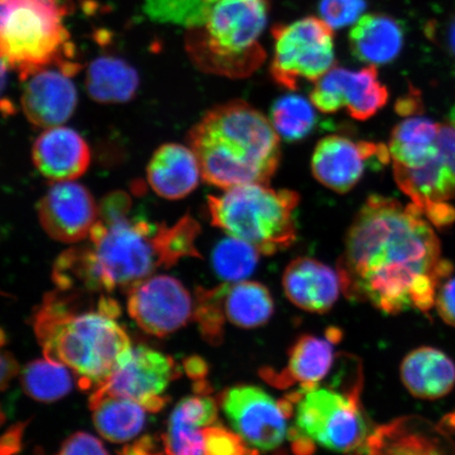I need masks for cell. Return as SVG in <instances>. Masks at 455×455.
Returning <instances> with one entry per match:
<instances>
[{
	"label": "cell",
	"mask_w": 455,
	"mask_h": 455,
	"mask_svg": "<svg viewBox=\"0 0 455 455\" xmlns=\"http://www.w3.org/2000/svg\"><path fill=\"white\" fill-rule=\"evenodd\" d=\"M437 148H439L441 161L455 184V121L453 119H449L448 124H441Z\"/></svg>",
	"instance_id": "37"
},
{
	"label": "cell",
	"mask_w": 455,
	"mask_h": 455,
	"mask_svg": "<svg viewBox=\"0 0 455 455\" xmlns=\"http://www.w3.org/2000/svg\"><path fill=\"white\" fill-rule=\"evenodd\" d=\"M71 76L57 67L44 68L26 79L21 108L33 126H62L76 112L78 94Z\"/></svg>",
	"instance_id": "16"
},
{
	"label": "cell",
	"mask_w": 455,
	"mask_h": 455,
	"mask_svg": "<svg viewBox=\"0 0 455 455\" xmlns=\"http://www.w3.org/2000/svg\"><path fill=\"white\" fill-rule=\"evenodd\" d=\"M193 318L209 344L219 345L224 337L225 317L221 312L218 287L198 288Z\"/></svg>",
	"instance_id": "32"
},
{
	"label": "cell",
	"mask_w": 455,
	"mask_h": 455,
	"mask_svg": "<svg viewBox=\"0 0 455 455\" xmlns=\"http://www.w3.org/2000/svg\"><path fill=\"white\" fill-rule=\"evenodd\" d=\"M401 379L414 397L439 400L454 389L455 363L434 347H419L403 358Z\"/></svg>",
	"instance_id": "22"
},
{
	"label": "cell",
	"mask_w": 455,
	"mask_h": 455,
	"mask_svg": "<svg viewBox=\"0 0 455 455\" xmlns=\"http://www.w3.org/2000/svg\"><path fill=\"white\" fill-rule=\"evenodd\" d=\"M218 290L225 320L238 328L264 326L275 312V301L269 290L259 283H226Z\"/></svg>",
	"instance_id": "24"
},
{
	"label": "cell",
	"mask_w": 455,
	"mask_h": 455,
	"mask_svg": "<svg viewBox=\"0 0 455 455\" xmlns=\"http://www.w3.org/2000/svg\"><path fill=\"white\" fill-rule=\"evenodd\" d=\"M130 196L124 192L111 193L107 196L100 203V220L105 224L113 223L119 220L128 218V213L131 209Z\"/></svg>",
	"instance_id": "35"
},
{
	"label": "cell",
	"mask_w": 455,
	"mask_h": 455,
	"mask_svg": "<svg viewBox=\"0 0 455 455\" xmlns=\"http://www.w3.org/2000/svg\"><path fill=\"white\" fill-rule=\"evenodd\" d=\"M449 271L439 237L419 208L382 196L363 204L338 264L346 297L386 315L431 309Z\"/></svg>",
	"instance_id": "1"
},
{
	"label": "cell",
	"mask_w": 455,
	"mask_h": 455,
	"mask_svg": "<svg viewBox=\"0 0 455 455\" xmlns=\"http://www.w3.org/2000/svg\"><path fill=\"white\" fill-rule=\"evenodd\" d=\"M43 229L53 240L76 243L85 240L100 219L99 204L76 180L54 181L37 204Z\"/></svg>",
	"instance_id": "14"
},
{
	"label": "cell",
	"mask_w": 455,
	"mask_h": 455,
	"mask_svg": "<svg viewBox=\"0 0 455 455\" xmlns=\"http://www.w3.org/2000/svg\"><path fill=\"white\" fill-rule=\"evenodd\" d=\"M294 428L289 431L294 451L311 452L316 445L335 452L365 451L372 432L355 392L347 394L320 385L289 395Z\"/></svg>",
	"instance_id": "8"
},
{
	"label": "cell",
	"mask_w": 455,
	"mask_h": 455,
	"mask_svg": "<svg viewBox=\"0 0 455 455\" xmlns=\"http://www.w3.org/2000/svg\"><path fill=\"white\" fill-rule=\"evenodd\" d=\"M447 49L455 57V15L448 21L445 32Z\"/></svg>",
	"instance_id": "43"
},
{
	"label": "cell",
	"mask_w": 455,
	"mask_h": 455,
	"mask_svg": "<svg viewBox=\"0 0 455 455\" xmlns=\"http://www.w3.org/2000/svg\"><path fill=\"white\" fill-rule=\"evenodd\" d=\"M390 158L389 148L382 144L330 135L315 147L312 173L329 189L346 193L361 180L369 163L385 164Z\"/></svg>",
	"instance_id": "15"
},
{
	"label": "cell",
	"mask_w": 455,
	"mask_h": 455,
	"mask_svg": "<svg viewBox=\"0 0 455 455\" xmlns=\"http://www.w3.org/2000/svg\"><path fill=\"white\" fill-rule=\"evenodd\" d=\"M218 403L209 395L188 396L174 408L166 434L162 435L164 453L204 454L203 429L218 419Z\"/></svg>",
	"instance_id": "21"
},
{
	"label": "cell",
	"mask_w": 455,
	"mask_h": 455,
	"mask_svg": "<svg viewBox=\"0 0 455 455\" xmlns=\"http://www.w3.org/2000/svg\"><path fill=\"white\" fill-rule=\"evenodd\" d=\"M207 204L214 227L251 244L260 254L280 252L297 240V192L246 184L225 189L220 196H210Z\"/></svg>",
	"instance_id": "7"
},
{
	"label": "cell",
	"mask_w": 455,
	"mask_h": 455,
	"mask_svg": "<svg viewBox=\"0 0 455 455\" xmlns=\"http://www.w3.org/2000/svg\"><path fill=\"white\" fill-rule=\"evenodd\" d=\"M210 0H145L142 11L158 24L185 27L188 30L204 26Z\"/></svg>",
	"instance_id": "31"
},
{
	"label": "cell",
	"mask_w": 455,
	"mask_h": 455,
	"mask_svg": "<svg viewBox=\"0 0 455 455\" xmlns=\"http://www.w3.org/2000/svg\"><path fill=\"white\" fill-rule=\"evenodd\" d=\"M299 95H287L275 101L271 123L284 140L298 141L309 135L315 126V106Z\"/></svg>",
	"instance_id": "29"
},
{
	"label": "cell",
	"mask_w": 455,
	"mask_h": 455,
	"mask_svg": "<svg viewBox=\"0 0 455 455\" xmlns=\"http://www.w3.org/2000/svg\"><path fill=\"white\" fill-rule=\"evenodd\" d=\"M180 375L172 357L145 346L136 347L129 360L93 391L89 406L107 396L124 397L138 402L148 412L156 413L169 402V397L163 395L164 390Z\"/></svg>",
	"instance_id": "11"
},
{
	"label": "cell",
	"mask_w": 455,
	"mask_h": 455,
	"mask_svg": "<svg viewBox=\"0 0 455 455\" xmlns=\"http://www.w3.org/2000/svg\"><path fill=\"white\" fill-rule=\"evenodd\" d=\"M283 288L293 305L311 313L328 312L343 292L339 272L311 258H299L288 265Z\"/></svg>",
	"instance_id": "18"
},
{
	"label": "cell",
	"mask_w": 455,
	"mask_h": 455,
	"mask_svg": "<svg viewBox=\"0 0 455 455\" xmlns=\"http://www.w3.org/2000/svg\"><path fill=\"white\" fill-rule=\"evenodd\" d=\"M60 454H107L102 443L95 436L77 432L62 443Z\"/></svg>",
	"instance_id": "36"
},
{
	"label": "cell",
	"mask_w": 455,
	"mask_h": 455,
	"mask_svg": "<svg viewBox=\"0 0 455 455\" xmlns=\"http://www.w3.org/2000/svg\"><path fill=\"white\" fill-rule=\"evenodd\" d=\"M275 54L270 73L280 87L295 91L300 81L315 83L335 66L333 28L323 19L306 17L272 28Z\"/></svg>",
	"instance_id": "9"
},
{
	"label": "cell",
	"mask_w": 455,
	"mask_h": 455,
	"mask_svg": "<svg viewBox=\"0 0 455 455\" xmlns=\"http://www.w3.org/2000/svg\"><path fill=\"white\" fill-rule=\"evenodd\" d=\"M201 227L190 215L173 226L128 218L102 223L90 232V243L72 247L55 261L52 280L61 290L110 293L128 290L159 268L184 258H202L196 249Z\"/></svg>",
	"instance_id": "2"
},
{
	"label": "cell",
	"mask_w": 455,
	"mask_h": 455,
	"mask_svg": "<svg viewBox=\"0 0 455 455\" xmlns=\"http://www.w3.org/2000/svg\"><path fill=\"white\" fill-rule=\"evenodd\" d=\"M220 407L233 431L254 451H272L289 436L293 403L276 401L258 386L237 385L220 396Z\"/></svg>",
	"instance_id": "10"
},
{
	"label": "cell",
	"mask_w": 455,
	"mask_h": 455,
	"mask_svg": "<svg viewBox=\"0 0 455 455\" xmlns=\"http://www.w3.org/2000/svg\"><path fill=\"white\" fill-rule=\"evenodd\" d=\"M20 371L19 363L10 352L4 351L2 355V389H7L11 380H12Z\"/></svg>",
	"instance_id": "40"
},
{
	"label": "cell",
	"mask_w": 455,
	"mask_h": 455,
	"mask_svg": "<svg viewBox=\"0 0 455 455\" xmlns=\"http://www.w3.org/2000/svg\"><path fill=\"white\" fill-rule=\"evenodd\" d=\"M139 87L138 72L118 57H99L91 62L85 74V89L91 100L100 104L128 102Z\"/></svg>",
	"instance_id": "25"
},
{
	"label": "cell",
	"mask_w": 455,
	"mask_h": 455,
	"mask_svg": "<svg viewBox=\"0 0 455 455\" xmlns=\"http://www.w3.org/2000/svg\"><path fill=\"white\" fill-rule=\"evenodd\" d=\"M435 306L443 322L455 328V277L437 290Z\"/></svg>",
	"instance_id": "38"
},
{
	"label": "cell",
	"mask_w": 455,
	"mask_h": 455,
	"mask_svg": "<svg viewBox=\"0 0 455 455\" xmlns=\"http://www.w3.org/2000/svg\"><path fill=\"white\" fill-rule=\"evenodd\" d=\"M21 386L34 400L52 403L69 394L73 380L69 368L45 358L22 369Z\"/></svg>",
	"instance_id": "28"
},
{
	"label": "cell",
	"mask_w": 455,
	"mask_h": 455,
	"mask_svg": "<svg viewBox=\"0 0 455 455\" xmlns=\"http://www.w3.org/2000/svg\"><path fill=\"white\" fill-rule=\"evenodd\" d=\"M59 0H0L3 64L22 81L44 68L57 67L73 76L74 45Z\"/></svg>",
	"instance_id": "6"
},
{
	"label": "cell",
	"mask_w": 455,
	"mask_h": 455,
	"mask_svg": "<svg viewBox=\"0 0 455 455\" xmlns=\"http://www.w3.org/2000/svg\"><path fill=\"white\" fill-rule=\"evenodd\" d=\"M84 290H61L44 295L33 316L34 332L44 358L77 375L79 388L98 389L132 355L124 330L116 322V300L104 293L93 307Z\"/></svg>",
	"instance_id": "3"
},
{
	"label": "cell",
	"mask_w": 455,
	"mask_h": 455,
	"mask_svg": "<svg viewBox=\"0 0 455 455\" xmlns=\"http://www.w3.org/2000/svg\"><path fill=\"white\" fill-rule=\"evenodd\" d=\"M127 292L130 316L145 332L156 337L175 332L193 317L190 294L172 276L147 277Z\"/></svg>",
	"instance_id": "12"
},
{
	"label": "cell",
	"mask_w": 455,
	"mask_h": 455,
	"mask_svg": "<svg viewBox=\"0 0 455 455\" xmlns=\"http://www.w3.org/2000/svg\"><path fill=\"white\" fill-rule=\"evenodd\" d=\"M34 166L52 181L76 180L89 169L90 148L76 130L64 126L45 129L34 142Z\"/></svg>",
	"instance_id": "17"
},
{
	"label": "cell",
	"mask_w": 455,
	"mask_h": 455,
	"mask_svg": "<svg viewBox=\"0 0 455 455\" xmlns=\"http://www.w3.org/2000/svg\"><path fill=\"white\" fill-rule=\"evenodd\" d=\"M28 423L15 424L8 429L2 437V454H13L19 452L21 448L22 435Z\"/></svg>",
	"instance_id": "39"
},
{
	"label": "cell",
	"mask_w": 455,
	"mask_h": 455,
	"mask_svg": "<svg viewBox=\"0 0 455 455\" xmlns=\"http://www.w3.org/2000/svg\"><path fill=\"white\" fill-rule=\"evenodd\" d=\"M366 0H321L322 19L332 28L355 24L366 10Z\"/></svg>",
	"instance_id": "34"
},
{
	"label": "cell",
	"mask_w": 455,
	"mask_h": 455,
	"mask_svg": "<svg viewBox=\"0 0 455 455\" xmlns=\"http://www.w3.org/2000/svg\"><path fill=\"white\" fill-rule=\"evenodd\" d=\"M440 127L424 117H411L398 124L388 147L394 164L418 168L430 162L439 151Z\"/></svg>",
	"instance_id": "26"
},
{
	"label": "cell",
	"mask_w": 455,
	"mask_h": 455,
	"mask_svg": "<svg viewBox=\"0 0 455 455\" xmlns=\"http://www.w3.org/2000/svg\"><path fill=\"white\" fill-rule=\"evenodd\" d=\"M269 10L268 0H210L204 26L188 30L186 50L193 64L219 76H252L266 60L259 38Z\"/></svg>",
	"instance_id": "5"
},
{
	"label": "cell",
	"mask_w": 455,
	"mask_h": 455,
	"mask_svg": "<svg viewBox=\"0 0 455 455\" xmlns=\"http://www.w3.org/2000/svg\"><path fill=\"white\" fill-rule=\"evenodd\" d=\"M310 99L323 113H335L346 108L352 118L366 121L387 104L388 89L380 83L377 66L360 71L334 66L315 82Z\"/></svg>",
	"instance_id": "13"
},
{
	"label": "cell",
	"mask_w": 455,
	"mask_h": 455,
	"mask_svg": "<svg viewBox=\"0 0 455 455\" xmlns=\"http://www.w3.org/2000/svg\"><path fill=\"white\" fill-rule=\"evenodd\" d=\"M89 407L96 430L112 443L132 440L144 428L147 411L138 402L107 396Z\"/></svg>",
	"instance_id": "27"
},
{
	"label": "cell",
	"mask_w": 455,
	"mask_h": 455,
	"mask_svg": "<svg viewBox=\"0 0 455 455\" xmlns=\"http://www.w3.org/2000/svg\"><path fill=\"white\" fill-rule=\"evenodd\" d=\"M186 372L191 379L196 380L204 379L208 372V367L201 357L192 356L185 362Z\"/></svg>",
	"instance_id": "42"
},
{
	"label": "cell",
	"mask_w": 455,
	"mask_h": 455,
	"mask_svg": "<svg viewBox=\"0 0 455 455\" xmlns=\"http://www.w3.org/2000/svg\"><path fill=\"white\" fill-rule=\"evenodd\" d=\"M338 338V332H329L326 338L305 335L290 350L286 368L280 372L264 370L261 377L281 389L299 385V390H307L320 385L333 366Z\"/></svg>",
	"instance_id": "19"
},
{
	"label": "cell",
	"mask_w": 455,
	"mask_h": 455,
	"mask_svg": "<svg viewBox=\"0 0 455 455\" xmlns=\"http://www.w3.org/2000/svg\"><path fill=\"white\" fill-rule=\"evenodd\" d=\"M203 178L201 166L190 146L164 144L147 167V179L158 196L176 201L195 191Z\"/></svg>",
	"instance_id": "20"
},
{
	"label": "cell",
	"mask_w": 455,
	"mask_h": 455,
	"mask_svg": "<svg viewBox=\"0 0 455 455\" xmlns=\"http://www.w3.org/2000/svg\"><path fill=\"white\" fill-rule=\"evenodd\" d=\"M158 447L155 439L152 436L142 437L138 442H135L132 446L124 448L123 453L126 454H151L157 453Z\"/></svg>",
	"instance_id": "41"
},
{
	"label": "cell",
	"mask_w": 455,
	"mask_h": 455,
	"mask_svg": "<svg viewBox=\"0 0 455 455\" xmlns=\"http://www.w3.org/2000/svg\"><path fill=\"white\" fill-rule=\"evenodd\" d=\"M349 42L352 53L358 60L369 65H385L401 53L403 32L391 17L369 14L355 22Z\"/></svg>",
	"instance_id": "23"
},
{
	"label": "cell",
	"mask_w": 455,
	"mask_h": 455,
	"mask_svg": "<svg viewBox=\"0 0 455 455\" xmlns=\"http://www.w3.org/2000/svg\"><path fill=\"white\" fill-rule=\"evenodd\" d=\"M209 185L229 189L268 185L281 161L280 135L264 114L243 100L208 111L188 134Z\"/></svg>",
	"instance_id": "4"
},
{
	"label": "cell",
	"mask_w": 455,
	"mask_h": 455,
	"mask_svg": "<svg viewBox=\"0 0 455 455\" xmlns=\"http://www.w3.org/2000/svg\"><path fill=\"white\" fill-rule=\"evenodd\" d=\"M204 454L231 455L258 453L246 445L235 431L223 426H208L203 429Z\"/></svg>",
	"instance_id": "33"
},
{
	"label": "cell",
	"mask_w": 455,
	"mask_h": 455,
	"mask_svg": "<svg viewBox=\"0 0 455 455\" xmlns=\"http://www.w3.org/2000/svg\"><path fill=\"white\" fill-rule=\"evenodd\" d=\"M259 254L251 244L230 236L216 244L212 252L213 269L226 283L242 282L254 272Z\"/></svg>",
	"instance_id": "30"
}]
</instances>
